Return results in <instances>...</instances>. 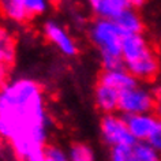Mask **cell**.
Returning a JSON list of instances; mask_svg holds the SVG:
<instances>
[{
	"label": "cell",
	"mask_w": 161,
	"mask_h": 161,
	"mask_svg": "<svg viewBox=\"0 0 161 161\" xmlns=\"http://www.w3.org/2000/svg\"><path fill=\"white\" fill-rule=\"evenodd\" d=\"M51 119L42 86L31 76L0 85V138L19 161H44Z\"/></svg>",
	"instance_id": "obj_1"
},
{
	"label": "cell",
	"mask_w": 161,
	"mask_h": 161,
	"mask_svg": "<svg viewBox=\"0 0 161 161\" xmlns=\"http://www.w3.org/2000/svg\"><path fill=\"white\" fill-rule=\"evenodd\" d=\"M123 66L138 82L156 78L160 71V60L156 51L142 33L124 36L122 44Z\"/></svg>",
	"instance_id": "obj_2"
},
{
	"label": "cell",
	"mask_w": 161,
	"mask_h": 161,
	"mask_svg": "<svg viewBox=\"0 0 161 161\" xmlns=\"http://www.w3.org/2000/svg\"><path fill=\"white\" fill-rule=\"evenodd\" d=\"M87 34L98 53L103 70L123 67L122 44L124 34L116 25L115 19L94 18L89 23Z\"/></svg>",
	"instance_id": "obj_3"
},
{
	"label": "cell",
	"mask_w": 161,
	"mask_h": 161,
	"mask_svg": "<svg viewBox=\"0 0 161 161\" xmlns=\"http://www.w3.org/2000/svg\"><path fill=\"white\" fill-rule=\"evenodd\" d=\"M156 98L157 94L154 92L138 82L130 89L120 93L118 112L123 116L152 112L156 107Z\"/></svg>",
	"instance_id": "obj_4"
},
{
	"label": "cell",
	"mask_w": 161,
	"mask_h": 161,
	"mask_svg": "<svg viewBox=\"0 0 161 161\" xmlns=\"http://www.w3.org/2000/svg\"><path fill=\"white\" fill-rule=\"evenodd\" d=\"M100 135L103 142L112 147L131 146L135 142L122 114H105L100 120Z\"/></svg>",
	"instance_id": "obj_5"
},
{
	"label": "cell",
	"mask_w": 161,
	"mask_h": 161,
	"mask_svg": "<svg viewBox=\"0 0 161 161\" xmlns=\"http://www.w3.org/2000/svg\"><path fill=\"white\" fill-rule=\"evenodd\" d=\"M42 34L47 41L53 45L66 58L78 55V44L66 27L56 19H47L42 25Z\"/></svg>",
	"instance_id": "obj_6"
},
{
	"label": "cell",
	"mask_w": 161,
	"mask_h": 161,
	"mask_svg": "<svg viewBox=\"0 0 161 161\" xmlns=\"http://www.w3.org/2000/svg\"><path fill=\"white\" fill-rule=\"evenodd\" d=\"M124 118H126L127 127L134 141H147L160 122L152 112L128 115Z\"/></svg>",
	"instance_id": "obj_7"
},
{
	"label": "cell",
	"mask_w": 161,
	"mask_h": 161,
	"mask_svg": "<svg viewBox=\"0 0 161 161\" xmlns=\"http://www.w3.org/2000/svg\"><path fill=\"white\" fill-rule=\"evenodd\" d=\"M94 105L101 112L103 115L105 114H115L119 109V98L120 93L109 85L97 80V85L94 87Z\"/></svg>",
	"instance_id": "obj_8"
},
{
	"label": "cell",
	"mask_w": 161,
	"mask_h": 161,
	"mask_svg": "<svg viewBox=\"0 0 161 161\" xmlns=\"http://www.w3.org/2000/svg\"><path fill=\"white\" fill-rule=\"evenodd\" d=\"M89 13L94 18L115 19L122 11L127 10L130 0H86Z\"/></svg>",
	"instance_id": "obj_9"
},
{
	"label": "cell",
	"mask_w": 161,
	"mask_h": 161,
	"mask_svg": "<svg viewBox=\"0 0 161 161\" xmlns=\"http://www.w3.org/2000/svg\"><path fill=\"white\" fill-rule=\"evenodd\" d=\"M98 80L105 83V85H109L111 87L118 90L119 93L130 89V87L138 83V80L131 75V72L124 66L118 68H111V70H103V72L98 76Z\"/></svg>",
	"instance_id": "obj_10"
},
{
	"label": "cell",
	"mask_w": 161,
	"mask_h": 161,
	"mask_svg": "<svg viewBox=\"0 0 161 161\" xmlns=\"http://www.w3.org/2000/svg\"><path fill=\"white\" fill-rule=\"evenodd\" d=\"M0 15L15 25H23L30 21L23 0H0Z\"/></svg>",
	"instance_id": "obj_11"
},
{
	"label": "cell",
	"mask_w": 161,
	"mask_h": 161,
	"mask_svg": "<svg viewBox=\"0 0 161 161\" xmlns=\"http://www.w3.org/2000/svg\"><path fill=\"white\" fill-rule=\"evenodd\" d=\"M115 22L124 36L139 34L143 30V21L141 18L139 13L134 7H128L127 10L122 11L115 18Z\"/></svg>",
	"instance_id": "obj_12"
},
{
	"label": "cell",
	"mask_w": 161,
	"mask_h": 161,
	"mask_svg": "<svg viewBox=\"0 0 161 161\" xmlns=\"http://www.w3.org/2000/svg\"><path fill=\"white\" fill-rule=\"evenodd\" d=\"M130 161H161V152L147 141H135L130 146Z\"/></svg>",
	"instance_id": "obj_13"
},
{
	"label": "cell",
	"mask_w": 161,
	"mask_h": 161,
	"mask_svg": "<svg viewBox=\"0 0 161 161\" xmlns=\"http://www.w3.org/2000/svg\"><path fill=\"white\" fill-rule=\"evenodd\" d=\"M15 58V47L11 34L6 29L0 27V64L10 66Z\"/></svg>",
	"instance_id": "obj_14"
},
{
	"label": "cell",
	"mask_w": 161,
	"mask_h": 161,
	"mask_svg": "<svg viewBox=\"0 0 161 161\" xmlns=\"http://www.w3.org/2000/svg\"><path fill=\"white\" fill-rule=\"evenodd\" d=\"M67 153L70 161H96L93 147L85 142L72 143L70 149L67 150Z\"/></svg>",
	"instance_id": "obj_15"
},
{
	"label": "cell",
	"mask_w": 161,
	"mask_h": 161,
	"mask_svg": "<svg viewBox=\"0 0 161 161\" xmlns=\"http://www.w3.org/2000/svg\"><path fill=\"white\" fill-rule=\"evenodd\" d=\"M30 19L40 18L48 13L52 0H23Z\"/></svg>",
	"instance_id": "obj_16"
},
{
	"label": "cell",
	"mask_w": 161,
	"mask_h": 161,
	"mask_svg": "<svg viewBox=\"0 0 161 161\" xmlns=\"http://www.w3.org/2000/svg\"><path fill=\"white\" fill-rule=\"evenodd\" d=\"M44 161H70L68 153L58 145H48L45 149V158Z\"/></svg>",
	"instance_id": "obj_17"
},
{
	"label": "cell",
	"mask_w": 161,
	"mask_h": 161,
	"mask_svg": "<svg viewBox=\"0 0 161 161\" xmlns=\"http://www.w3.org/2000/svg\"><path fill=\"white\" fill-rule=\"evenodd\" d=\"M109 161H130V146L112 147L109 152Z\"/></svg>",
	"instance_id": "obj_18"
},
{
	"label": "cell",
	"mask_w": 161,
	"mask_h": 161,
	"mask_svg": "<svg viewBox=\"0 0 161 161\" xmlns=\"http://www.w3.org/2000/svg\"><path fill=\"white\" fill-rule=\"evenodd\" d=\"M147 142L153 145L157 150L161 152V120L158 122V124H157V127L154 128V131L152 132L150 138L147 139Z\"/></svg>",
	"instance_id": "obj_19"
},
{
	"label": "cell",
	"mask_w": 161,
	"mask_h": 161,
	"mask_svg": "<svg viewBox=\"0 0 161 161\" xmlns=\"http://www.w3.org/2000/svg\"><path fill=\"white\" fill-rule=\"evenodd\" d=\"M147 3V0H130V6L134 8H139V7L145 6Z\"/></svg>",
	"instance_id": "obj_20"
},
{
	"label": "cell",
	"mask_w": 161,
	"mask_h": 161,
	"mask_svg": "<svg viewBox=\"0 0 161 161\" xmlns=\"http://www.w3.org/2000/svg\"><path fill=\"white\" fill-rule=\"evenodd\" d=\"M154 109H157L158 115H161V94L157 96V98H156V107H154Z\"/></svg>",
	"instance_id": "obj_21"
},
{
	"label": "cell",
	"mask_w": 161,
	"mask_h": 161,
	"mask_svg": "<svg viewBox=\"0 0 161 161\" xmlns=\"http://www.w3.org/2000/svg\"><path fill=\"white\" fill-rule=\"evenodd\" d=\"M53 2H56V0H52V3H53Z\"/></svg>",
	"instance_id": "obj_22"
}]
</instances>
